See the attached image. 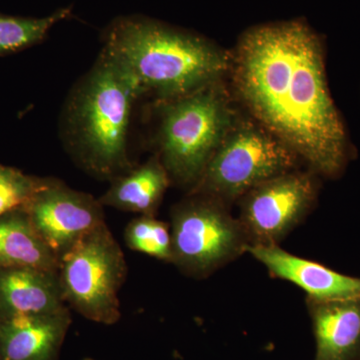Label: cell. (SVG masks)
<instances>
[{"instance_id":"obj_16","label":"cell","mask_w":360,"mask_h":360,"mask_svg":"<svg viewBox=\"0 0 360 360\" xmlns=\"http://www.w3.org/2000/svg\"><path fill=\"white\" fill-rule=\"evenodd\" d=\"M72 7H65L41 18L0 14V56L14 53L40 44L54 25L68 20Z\"/></svg>"},{"instance_id":"obj_8","label":"cell","mask_w":360,"mask_h":360,"mask_svg":"<svg viewBox=\"0 0 360 360\" xmlns=\"http://www.w3.org/2000/svg\"><path fill=\"white\" fill-rule=\"evenodd\" d=\"M316 193L309 174L286 172L243 195L240 222L250 245H277L309 212Z\"/></svg>"},{"instance_id":"obj_12","label":"cell","mask_w":360,"mask_h":360,"mask_svg":"<svg viewBox=\"0 0 360 360\" xmlns=\"http://www.w3.org/2000/svg\"><path fill=\"white\" fill-rule=\"evenodd\" d=\"M66 307L58 271L27 267L0 269V319L51 314Z\"/></svg>"},{"instance_id":"obj_17","label":"cell","mask_w":360,"mask_h":360,"mask_svg":"<svg viewBox=\"0 0 360 360\" xmlns=\"http://www.w3.org/2000/svg\"><path fill=\"white\" fill-rule=\"evenodd\" d=\"M124 240L130 250L172 264V231L155 217L141 215L127 224Z\"/></svg>"},{"instance_id":"obj_2","label":"cell","mask_w":360,"mask_h":360,"mask_svg":"<svg viewBox=\"0 0 360 360\" xmlns=\"http://www.w3.org/2000/svg\"><path fill=\"white\" fill-rule=\"evenodd\" d=\"M143 96L131 72L108 49L71 89L60 116L63 146L78 167L103 180L131 170L132 108Z\"/></svg>"},{"instance_id":"obj_6","label":"cell","mask_w":360,"mask_h":360,"mask_svg":"<svg viewBox=\"0 0 360 360\" xmlns=\"http://www.w3.org/2000/svg\"><path fill=\"white\" fill-rule=\"evenodd\" d=\"M296 155L251 123L232 125L191 193L234 200L266 180L291 172Z\"/></svg>"},{"instance_id":"obj_19","label":"cell","mask_w":360,"mask_h":360,"mask_svg":"<svg viewBox=\"0 0 360 360\" xmlns=\"http://www.w3.org/2000/svg\"><path fill=\"white\" fill-rule=\"evenodd\" d=\"M84 360H94V359H85Z\"/></svg>"},{"instance_id":"obj_1","label":"cell","mask_w":360,"mask_h":360,"mask_svg":"<svg viewBox=\"0 0 360 360\" xmlns=\"http://www.w3.org/2000/svg\"><path fill=\"white\" fill-rule=\"evenodd\" d=\"M321 37L300 20L255 26L236 47L239 96L265 130L326 176H338L349 155Z\"/></svg>"},{"instance_id":"obj_10","label":"cell","mask_w":360,"mask_h":360,"mask_svg":"<svg viewBox=\"0 0 360 360\" xmlns=\"http://www.w3.org/2000/svg\"><path fill=\"white\" fill-rule=\"evenodd\" d=\"M246 251L270 274L302 288L309 298L321 302L360 298V278L343 276L323 265L303 259L278 245H248Z\"/></svg>"},{"instance_id":"obj_11","label":"cell","mask_w":360,"mask_h":360,"mask_svg":"<svg viewBox=\"0 0 360 360\" xmlns=\"http://www.w3.org/2000/svg\"><path fill=\"white\" fill-rule=\"evenodd\" d=\"M70 324V307L0 319V360H59Z\"/></svg>"},{"instance_id":"obj_3","label":"cell","mask_w":360,"mask_h":360,"mask_svg":"<svg viewBox=\"0 0 360 360\" xmlns=\"http://www.w3.org/2000/svg\"><path fill=\"white\" fill-rule=\"evenodd\" d=\"M103 41L143 96L153 94L160 103L214 84L229 68L227 56L207 39L139 14L115 18Z\"/></svg>"},{"instance_id":"obj_9","label":"cell","mask_w":360,"mask_h":360,"mask_svg":"<svg viewBox=\"0 0 360 360\" xmlns=\"http://www.w3.org/2000/svg\"><path fill=\"white\" fill-rule=\"evenodd\" d=\"M104 206L58 179L49 181L23 207L40 238L59 258L82 236L104 224Z\"/></svg>"},{"instance_id":"obj_14","label":"cell","mask_w":360,"mask_h":360,"mask_svg":"<svg viewBox=\"0 0 360 360\" xmlns=\"http://www.w3.org/2000/svg\"><path fill=\"white\" fill-rule=\"evenodd\" d=\"M110 182V188L98 198L104 207L155 217L172 180L160 158L155 155Z\"/></svg>"},{"instance_id":"obj_7","label":"cell","mask_w":360,"mask_h":360,"mask_svg":"<svg viewBox=\"0 0 360 360\" xmlns=\"http://www.w3.org/2000/svg\"><path fill=\"white\" fill-rule=\"evenodd\" d=\"M170 231L172 264L194 276L219 269L250 245L240 222L205 194L191 193L174 206Z\"/></svg>"},{"instance_id":"obj_18","label":"cell","mask_w":360,"mask_h":360,"mask_svg":"<svg viewBox=\"0 0 360 360\" xmlns=\"http://www.w3.org/2000/svg\"><path fill=\"white\" fill-rule=\"evenodd\" d=\"M49 177L32 176L18 168L0 165V217L25 207Z\"/></svg>"},{"instance_id":"obj_13","label":"cell","mask_w":360,"mask_h":360,"mask_svg":"<svg viewBox=\"0 0 360 360\" xmlns=\"http://www.w3.org/2000/svg\"><path fill=\"white\" fill-rule=\"evenodd\" d=\"M315 360H349L360 347V298L321 302L309 298Z\"/></svg>"},{"instance_id":"obj_5","label":"cell","mask_w":360,"mask_h":360,"mask_svg":"<svg viewBox=\"0 0 360 360\" xmlns=\"http://www.w3.org/2000/svg\"><path fill=\"white\" fill-rule=\"evenodd\" d=\"M127 276L124 253L105 222L59 258V283L66 304L96 323L112 326L120 321V291Z\"/></svg>"},{"instance_id":"obj_15","label":"cell","mask_w":360,"mask_h":360,"mask_svg":"<svg viewBox=\"0 0 360 360\" xmlns=\"http://www.w3.org/2000/svg\"><path fill=\"white\" fill-rule=\"evenodd\" d=\"M58 259L40 238L23 208L0 217V269L58 271Z\"/></svg>"},{"instance_id":"obj_4","label":"cell","mask_w":360,"mask_h":360,"mask_svg":"<svg viewBox=\"0 0 360 360\" xmlns=\"http://www.w3.org/2000/svg\"><path fill=\"white\" fill-rule=\"evenodd\" d=\"M158 158L172 181L195 186L233 120L217 82L161 103Z\"/></svg>"}]
</instances>
